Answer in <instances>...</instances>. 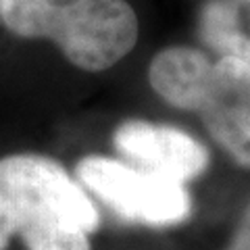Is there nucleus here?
<instances>
[{"instance_id":"obj_6","label":"nucleus","mask_w":250,"mask_h":250,"mask_svg":"<svg viewBox=\"0 0 250 250\" xmlns=\"http://www.w3.org/2000/svg\"><path fill=\"white\" fill-rule=\"evenodd\" d=\"M210 69L213 61L205 52L188 46H173L161 50L152 59L148 82L167 104L182 111H194Z\"/></svg>"},{"instance_id":"obj_3","label":"nucleus","mask_w":250,"mask_h":250,"mask_svg":"<svg viewBox=\"0 0 250 250\" xmlns=\"http://www.w3.org/2000/svg\"><path fill=\"white\" fill-rule=\"evenodd\" d=\"M75 175L92 196L127 223L163 229L182 225L192 215V196L186 184L131 163L88 154L77 163Z\"/></svg>"},{"instance_id":"obj_1","label":"nucleus","mask_w":250,"mask_h":250,"mask_svg":"<svg viewBox=\"0 0 250 250\" xmlns=\"http://www.w3.org/2000/svg\"><path fill=\"white\" fill-rule=\"evenodd\" d=\"M0 190L13 200L27 250H92L103 225L92 194L44 154L17 152L0 159Z\"/></svg>"},{"instance_id":"obj_4","label":"nucleus","mask_w":250,"mask_h":250,"mask_svg":"<svg viewBox=\"0 0 250 250\" xmlns=\"http://www.w3.org/2000/svg\"><path fill=\"white\" fill-rule=\"evenodd\" d=\"M194 113L238 165L250 167V65L231 57L213 62Z\"/></svg>"},{"instance_id":"obj_10","label":"nucleus","mask_w":250,"mask_h":250,"mask_svg":"<svg viewBox=\"0 0 250 250\" xmlns=\"http://www.w3.org/2000/svg\"><path fill=\"white\" fill-rule=\"evenodd\" d=\"M2 2H4V0H0V9H2Z\"/></svg>"},{"instance_id":"obj_5","label":"nucleus","mask_w":250,"mask_h":250,"mask_svg":"<svg viewBox=\"0 0 250 250\" xmlns=\"http://www.w3.org/2000/svg\"><path fill=\"white\" fill-rule=\"evenodd\" d=\"M113 144L131 165L179 184L200 177L210 163L200 140L165 123L129 119L115 129Z\"/></svg>"},{"instance_id":"obj_7","label":"nucleus","mask_w":250,"mask_h":250,"mask_svg":"<svg viewBox=\"0 0 250 250\" xmlns=\"http://www.w3.org/2000/svg\"><path fill=\"white\" fill-rule=\"evenodd\" d=\"M200 38L219 57L250 65V0H210L200 13Z\"/></svg>"},{"instance_id":"obj_9","label":"nucleus","mask_w":250,"mask_h":250,"mask_svg":"<svg viewBox=\"0 0 250 250\" xmlns=\"http://www.w3.org/2000/svg\"><path fill=\"white\" fill-rule=\"evenodd\" d=\"M225 250H250V205L246 207L244 215H242L236 233L229 242V246Z\"/></svg>"},{"instance_id":"obj_8","label":"nucleus","mask_w":250,"mask_h":250,"mask_svg":"<svg viewBox=\"0 0 250 250\" xmlns=\"http://www.w3.org/2000/svg\"><path fill=\"white\" fill-rule=\"evenodd\" d=\"M19 233L17 210L13 200L0 190V250H9L11 240Z\"/></svg>"},{"instance_id":"obj_2","label":"nucleus","mask_w":250,"mask_h":250,"mask_svg":"<svg viewBox=\"0 0 250 250\" xmlns=\"http://www.w3.org/2000/svg\"><path fill=\"white\" fill-rule=\"evenodd\" d=\"M0 19L17 38L54 42L90 73L111 69L138 42V17L125 0H4Z\"/></svg>"}]
</instances>
